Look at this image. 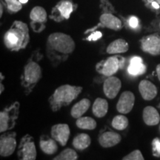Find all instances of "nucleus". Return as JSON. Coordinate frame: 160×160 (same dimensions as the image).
<instances>
[{"instance_id": "obj_1", "label": "nucleus", "mask_w": 160, "mask_h": 160, "mask_svg": "<svg viewBox=\"0 0 160 160\" xmlns=\"http://www.w3.org/2000/svg\"><path fill=\"white\" fill-rule=\"evenodd\" d=\"M75 42L71 36L61 32L51 33L46 42V55L53 66L59 65L68 59L74 51Z\"/></svg>"}, {"instance_id": "obj_2", "label": "nucleus", "mask_w": 160, "mask_h": 160, "mask_svg": "<svg viewBox=\"0 0 160 160\" xmlns=\"http://www.w3.org/2000/svg\"><path fill=\"white\" fill-rule=\"evenodd\" d=\"M3 42L5 47L11 51H19L25 49L30 42L28 25L21 21L13 22L4 35Z\"/></svg>"}, {"instance_id": "obj_3", "label": "nucleus", "mask_w": 160, "mask_h": 160, "mask_svg": "<svg viewBox=\"0 0 160 160\" xmlns=\"http://www.w3.org/2000/svg\"><path fill=\"white\" fill-rule=\"evenodd\" d=\"M82 87L71 85H63L55 90L49 98L50 107L53 112H57L65 106L69 105L77 99L82 91Z\"/></svg>"}, {"instance_id": "obj_4", "label": "nucleus", "mask_w": 160, "mask_h": 160, "mask_svg": "<svg viewBox=\"0 0 160 160\" xmlns=\"http://www.w3.org/2000/svg\"><path fill=\"white\" fill-rule=\"evenodd\" d=\"M42 77V68L33 58L30 59L24 68L23 74L21 77V84L26 95H28L37 85Z\"/></svg>"}, {"instance_id": "obj_5", "label": "nucleus", "mask_w": 160, "mask_h": 160, "mask_svg": "<svg viewBox=\"0 0 160 160\" xmlns=\"http://www.w3.org/2000/svg\"><path fill=\"white\" fill-rule=\"evenodd\" d=\"M101 8L102 13L99 17V23L95 28L102 27L113 31H120L123 28V23L121 19L113 14L115 10L108 0H101Z\"/></svg>"}, {"instance_id": "obj_6", "label": "nucleus", "mask_w": 160, "mask_h": 160, "mask_svg": "<svg viewBox=\"0 0 160 160\" xmlns=\"http://www.w3.org/2000/svg\"><path fill=\"white\" fill-rule=\"evenodd\" d=\"M19 103L16 102L0 112V132L1 133H4L14 128L16 122L19 117Z\"/></svg>"}, {"instance_id": "obj_7", "label": "nucleus", "mask_w": 160, "mask_h": 160, "mask_svg": "<svg viewBox=\"0 0 160 160\" xmlns=\"http://www.w3.org/2000/svg\"><path fill=\"white\" fill-rule=\"evenodd\" d=\"M125 65V59L121 56H113L101 61L97 65V72L105 77H111Z\"/></svg>"}, {"instance_id": "obj_8", "label": "nucleus", "mask_w": 160, "mask_h": 160, "mask_svg": "<svg viewBox=\"0 0 160 160\" xmlns=\"http://www.w3.org/2000/svg\"><path fill=\"white\" fill-rule=\"evenodd\" d=\"M76 5L71 0H61L52 9L50 18L57 22L68 20L75 11Z\"/></svg>"}, {"instance_id": "obj_9", "label": "nucleus", "mask_w": 160, "mask_h": 160, "mask_svg": "<svg viewBox=\"0 0 160 160\" xmlns=\"http://www.w3.org/2000/svg\"><path fill=\"white\" fill-rule=\"evenodd\" d=\"M37 155V148L33 138L30 135L24 136L19 145V159L22 160H35Z\"/></svg>"}, {"instance_id": "obj_10", "label": "nucleus", "mask_w": 160, "mask_h": 160, "mask_svg": "<svg viewBox=\"0 0 160 160\" xmlns=\"http://www.w3.org/2000/svg\"><path fill=\"white\" fill-rule=\"evenodd\" d=\"M31 25L36 33H40L45 28L48 20V14L45 9L41 6H36L30 13Z\"/></svg>"}, {"instance_id": "obj_11", "label": "nucleus", "mask_w": 160, "mask_h": 160, "mask_svg": "<svg viewBox=\"0 0 160 160\" xmlns=\"http://www.w3.org/2000/svg\"><path fill=\"white\" fill-rule=\"evenodd\" d=\"M141 49L152 56L160 55V34L153 33L143 37L140 40Z\"/></svg>"}, {"instance_id": "obj_12", "label": "nucleus", "mask_w": 160, "mask_h": 160, "mask_svg": "<svg viewBox=\"0 0 160 160\" xmlns=\"http://www.w3.org/2000/svg\"><path fill=\"white\" fill-rule=\"evenodd\" d=\"M17 133L14 132L12 133H5L1 135L0 137V155L1 157H6L12 155L15 151L17 146L16 140Z\"/></svg>"}, {"instance_id": "obj_13", "label": "nucleus", "mask_w": 160, "mask_h": 160, "mask_svg": "<svg viewBox=\"0 0 160 160\" xmlns=\"http://www.w3.org/2000/svg\"><path fill=\"white\" fill-rule=\"evenodd\" d=\"M135 102V96L131 91H124L120 96L117 105L118 112L122 114H127L133 109Z\"/></svg>"}, {"instance_id": "obj_14", "label": "nucleus", "mask_w": 160, "mask_h": 160, "mask_svg": "<svg viewBox=\"0 0 160 160\" xmlns=\"http://www.w3.org/2000/svg\"><path fill=\"white\" fill-rule=\"evenodd\" d=\"M70 128L67 124H57L52 126L51 137L62 146L67 144L70 137Z\"/></svg>"}, {"instance_id": "obj_15", "label": "nucleus", "mask_w": 160, "mask_h": 160, "mask_svg": "<svg viewBox=\"0 0 160 160\" xmlns=\"http://www.w3.org/2000/svg\"><path fill=\"white\" fill-rule=\"evenodd\" d=\"M122 82L119 78L108 77L103 83V91L106 97L109 99H114L121 89Z\"/></svg>"}, {"instance_id": "obj_16", "label": "nucleus", "mask_w": 160, "mask_h": 160, "mask_svg": "<svg viewBox=\"0 0 160 160\" xmlns=\"http://www.w3.org/2000/svg\"><path fill=\"white\" fill-rule=\"evenodd\" d=\"M139 91L142 97L145 100L150 101L157 97L158 91L154 84L149 80H142L139 84Z\"/></svg>"}, {"instance_id": "obj_17", "label": "nucleus", "mask_w": 160, "mask_h": 160, "mask_svg": "<svg viewBox=\"0 0 160 160\" xmlns=\"http://www.w3.org/2000/svg\"><path fill=\"white\" fill-rule=\"evenodd\" d=\"M122 137L113 131H107L102 133L99 137V143L103 148H111L119 144Z\"/></svg>"}, {"instance_id": "obj_18", "label": "nucleus", "mask_w": 160, "mask_h": 160, "mask_svg": "<svg viewBox=\"0 0 160 160\" xmlns=\"http://www.w3.org/2000/svg\"><path fill=\"white\" fill-rule=\"evenodd\" d=\"M147 71L143 60L139 57H133L130 59V65L128 67V73L133 77L143 75Z\"/></svg>"}, {"instance_id": "obj_19", "label": "nucleus", "mask_w": 160, "mask_h": 160, "mask_svg": "<svg viewBox=\"0 0 160 160\" xmlns=\"http://www.w3.org/2000/svg\"><path fill=\"white\" fill-rule=\"evenodd\" d=\"M142 117L144 122L149 126L157 125L160 121L159 112L152 106H147L144 108Z\"/></svg>"}, {"instance_id": "obj_20", "label": "nucleus", "mask_w": 160, "mask_h": 160, "mask_svg": "<svg viewBox=\"0 0 160 160\" xmlns=\"http://www.w3.org/2000/svg\"><path fill=\"white\" fill-rule=\"evenodd\" d=\"M129 45L124 39H118L113 41L108 45L106 52L108 54L123 53L128 51Z\"/></svg>"}, {"instance_id": "obj_21", "label": "nucleus", "mask_w": 160, "mask_h": 160, "mask_svg": "<svg viewBox=\"0 0 160 160\" xmlns=\"http://www.w3.org/2000/svg\"><path fill=\"white\" fill-rule=\"evenodd\" d=\"M40 148L43 153L48 155H52L55 153L58 150V145L57 141L53 138H48L46 136H42L39 142Z\"/></svg>"}, {"instance_id": "obj_22", "label": "nucleus", "mask_w": 160, "mask_h": 160, "mask_svg": "<svg viewBox=\"0 0 160 160\" xmlns=\"http://www.w3.org/2000/svg\"><path fill=\"white\" fill-rule=\"evenodd\" d=\"M91 101L86 98L80 100L79 102L76 103L71 111L72 117H73L74 119H78V118L81 117L84 113L88 111L90 106H91Z\"/></svg>"}, {"instance_id": "obj_23", "label": "nucleus", "mask_w": 160, "mask_h": 160, "mask_svg": "<svg viewBox=\"0 0 160 160\" xmlns=\"http://www.w3.org/2000/svg\"><path fill=\"white\" fill-rule=\"evenodd\" d=\"M92 111L95 117L98 118L105 117L108 111V103L107 100L102 98H97L93 102Z\"/></svg>"}, {"instance_id": "obj_24", "label": "nucleus", "mask_w": 160, "mask_h": 160, "mask_svg": "<svg viewBox=\"0 0 160 160\" xmlns=\"http://www.w3.org/2000/svg\"><path fill=\"white\" fill-rule=\"evenodd\" d=\"M91 140L89 135L86 133H80L74 137L73 140V146L78 151H84L91 145Z\"/></svg>"}, {"instance_id": "obj_25", "label": "nucleus", "mask_w": 160, "mask_h": 160, "mask_svg": "<svg viewBox=\"0 0 160 160\" xmlns=\"http://www.w3.org/2000/svg\"><path fill=\"white\" fill-rule=\"evenodd\" d=\"M76 125L80 129L94 130L97 128V122L91 117H81L77 119Z\"/></svg>"}, {"instance_id": "obj_26", "label": "nucleus", "mask_w": 160, "mask_h": 160, "mask_svg": "<svg viewBox=\"0 0 160 160\" xmlns=\"http://www.w3.org/2000/svg\"><path fill=\"white\" fill-rule=\"evenodd\" d=\"M112 127L118 131L125 130L128 126V119L123 115H117L112 121Z\"/></svg>"}, {"instance_id": "obj_27", "label": "nucleus", "mask_w": 160, "mask_h": 160, "mask_svg": "<svg viewBox=\"0 0 160 160\" xmlns=\"http://www.w3.org/2000/svg\"><path fill=\"white\" fill-rule=\"evenodd\" d=\"M78 155L74 150L71 148H67L62 151L59 155H57L53 160H77Z\"/></svg>"}, {"instance_id": "obj_28", "label": "nucleus", "mask_w": 160, "mask_h": 160, "mask_svg": "<svg viewBox=\"0 0 160 160\" xmlns=\"http://www.w3.org/2000/svg\"><path fill=\"white\" fill-rule=\"evenodd\" d=\"M3 5H5L8 11L11 13H17L22 8V4L19 0H4Z\"/></svg>"}, {"instance_id": "obj_29", "label": "nucleus", "mask_w": 160, "mask_h": 160, "mask_svg": "<svg viewBox=\"0 0 160 160\" xmlns=\"http://www.w3.org/2000/svg\"><path fill=\"white\" fill-rule=\"evenodd\" d=\"M145 5L153 11L160 12V0H145Z\"/></svg>"}, {"instance_id": "obj_30", "label": "nucleus", "mask_w": 160, "mask_h": 160, "mask_svg": "<svg viewBox=\"0 0 160 160\" xmlns=\"http://www.w3.org/2000/svg\"><path fill=\"white\" fill-rule=\"evenodd\" d=\"M123 160H143L144 157L139 150H135L123 157Z\"/></svg>"}, {"instance_id": "obj_31", "label": "nucleus", "mask_w": 160, "mask_h": 160, "mask_svg": "<svg viewBox=\"0 0 160 160\" xmlns=\"http://www.w3.org/2000/svg\"><path fill=\"white\" fill-rule=\"evenodd\" d=\"M127 24L130 28L136 30L139 27V19L135 16H130L127 19Z\"/></svg>"}, {"instance_id": "obj_32", "label": "nucleus", "mask_w": 160, "mask_h": 160, "mask_svg": "<svg viewBox=\"0 0 160 160\" xmlns=\"http://www.w3.org/2000/svg\"><path fill=\"white\" fill-rule=\"evenodd\" d=\"M152 148L153 155L156 157H160V139L155 138L152 142Z\"/></svg>"}, {"instance_id": "obj_33", "label": "nucleus", "mask_w": 160, "mask_h": 160, "mask_svg": "<svg viewBox=\"0 0 160 160\" xmlns=\"http://www.w3.org/2000/svg\"><path fill=\"white\" fill-rule=\"evenodd\" d=\"M88 31H91V35L86 39V40H88V41H97V40L99 39L100 38L102 37V33L100 31L93 30V31H88Z\"/></svg>"}, {"instance_id": "obj_34", "label": "nucleus", "mask_w": 160, "mask_h": 160, "mask_svg": "<svg viewBox=\"0 0 160 160\" xmlns=\"http://www.w3.org/2000/svg\"><path fill=\"white\" fill-rule=\"evenodd\" d=\"M157 77L160 82V64L157 66Z\"/></svg>"}, {"instance_id": "obj_35", "label": "nucleus", "mask_w": 160, "mask_h": 160, "mask_svg": "<svg viewBox=\"0 0 160 160\" xmlns=\"http://www.w3.org/2000/svg\"><path fill=\"white\" fill-rule=\"evenodd\" d=\"M3 13V3L1 2V5H0V17H2Z\"/></svg>"}, {"instance_id": "obj_36", "label": "nucleus", "mask_w": 160, "mask_h": 160, "mask_svg": "<svg viewBox=\"0 0 160 160\" xmlns=\"http://www.w3.org/2000/svg\"><path fill=\"white\" fill-rule=\"evenodd\" d=\"M19 1H20V2H21L23 5V4L27 3L28 2V0H19Z\"/></svg>"}, {"instance_id": "obj_37", "label": "nucleus", "mask_w": 160, "mask_h": 160, "mask_svg": "<svg viewBox=\"0 0 160 160\" xmlns=\"http://www.w3.org/2000/svg\"><path fill=\"white\" fill-rule=\"evenodd\" d=\"M1 85V91H0V93H2L4 91V86L2 85V83H1V85Z\"/></svg>"}, {"instance_id": "obj_38", "label": "nucleus", "mask_w": 160, "mask_h": 160, "mask_svg": "<svg viewBox=\"0 0 160 160\" xmlns=\"http://www.w3.org/2000/svg\"><path fill=\"white\" fill-rule=\"evenodd\" d=\"M159 28H160V20H159Z\"/></svg>"}]
</instances>
